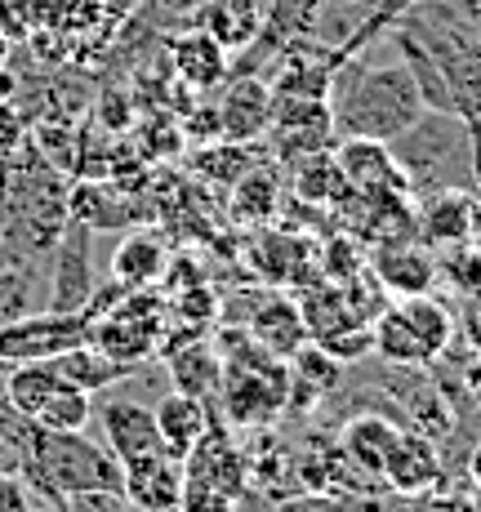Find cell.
Listing matches in <instances>:
<instances>
[{
    "instance_id": "1",
    "label": "cell",
    "mask_w": 481,
    "mask_h": 512,
    "mask_svg": "<svg viewBox=\"0 0 481 512\" xmlns=\"http://www.w3.org/2000/svg\"><path fill=\"white\" fill-rule=\"evenodd\" d=\"M326 103H330V121H335V139H379V143H392L401 130H410L428 112L424 90H419L397 36H388L375 58H366L361 49L343 54Z\"/></svg>"
},
{
    "instance_id": "2",
    "label": "cell",
    "mask_w": 481,
    "mask_h": 512,
    "mask_svg": "<svg viewBox=\"0 0 481 512\" xmlns=\"http://www.w3.org/2000/svg\"><path fill=\"white\" fill-rule=\"evenodd\" d=\"M219 397H214V415L228 423L232 432H263L286 415V392H290V361L254 343L250 334H223L219 339Z\"/></svg>"
},
{
    "instance_id": "3",
    "label": "cell",
    "mask_w": 481,
    "mask_h": 512,
    "mask_svg": "<svg viewBox=\"0 0 481 512\" xmlns=\"http://www.w3.org/2000/svg\"><path fill=\"white\" fill-rule=\"evenodd\" d=\"M397 156L401 174L410 183V196H433L464 187L473 192L477 174H473V125L464 112H446V107H428L410 130H401L388 143Z\"/></svg>"
},
{
    "instance_id": "4",
    "label": "cell",
    "mask_w": 481,
    "mask_h": 512,
    "mask_svg": "<svg viewBox=\"0 0 481 512\" xmlns=\"http://www.w3.org/2000/svg\"><path fill=\"white\" fill-rule=\"evenodd\" d=\"M27 481L41 486L45 495L72 499V495H94V490H112L121 495V464L107 446L90 441L85 432H45L32 423L23 464Z\"/></svg>"
},
{
    "instance_id": "5",
    "label": "cell",
    "mask_w": 481,
    "mask_h": 512,
    "mask_svg": "<svg viewBox=\"0 0 481 512\" xmlns=\"http://www.w3.org/2000/svg\"><path fill=\"white\" fill-rule=\"evenodd\" d=\"M245 268L263 285H308L317 272V241H308L294 228H254V241L245 245Z\"/></svg>"
},
{
    "instance_id": "6",
    "label": "cell",
    "mask_w": 481,
    "mask_h": 512,
    "mask_svg": "<svg viewBox=\"0 0 481 512\" xmlns=\"http://www.w3.org/2000/svg\"><path fill=\"white\" fill-rule=\"evenodd\" d=\"M268 147L281 165L294 156L335 147V121H330L326 98H290L272 94V125H268Z\"/></svg>"
},
{
    "instance_id": "7",
    "label": "cell",
    "mask_w": 481,
    "mask_h": 512,
    "mask_svg": "<svg viewBox=\"0 0 481 512\" xmlns=\"http://www.w3.org/2000/svg\"><path fill=\"white\" fill-rule=\"evenodd\" d=\"M339 58H343L339 45L321 41V36H290V41L277 49L272 76H263V81L272 85V94L326 98L330 94V81H335Z\"/></svg>"
},
{
    "instance_id": "8",
    "label": "cell",
    "mask_w": 481,
    "mask_h": 512,
    "mask_svg": "<svg viewBox=\"0 0 481 512\" xmlns=\"http://www.w3.org/2000/svg\"><path fill=\"white\" fill-rule=\"evenodd\" d=\"M183 477L192 481H210V486L228 490V495H245L250 490V455L237 446L232 428L214 415V423L205 428V437L183 455Z\"/></svg>"
},
{
    "instance_id": "9",
    "label": "cell",
    "mask_w": 481,
    "mask_h": 512,
    "mask_svg": "<svg viewBox=\"0 0 481 512\" xmlns=\"http://www.w3.org/2000/svg\"><path fill=\"white\" fill-rule=\"evenodd\" d=\"M415 219H419V241L428 250H459L481 232V201L464 187H450V192L419 196Z\"/></svg>"
},
{
    "instance_id": "10",
    "label": "cell",
    "mask_w": 481,
    "mask_h": 512,
    "mask_svg": "<svg viewBox=\"0 0 481 512\" xmlns=\"http://www.w3.org/2000/svg\"><path fill=\"white\" fill-rule=\"evenodd\" d=\"M441 477H446V468H441L437 441L424 437L419 428H401L388 459H384L379 486H388L392 495H401V499H419V495H433L441 486Z\"/></svg>"
},
{
    "instance_id": "11",
    "label": "cell",
    "mask_w": 481,
    "mask_h": 512,
    "mask_svg": "<svg viewBox=\"0 0 481 512\" xmlns=\"http://www.w3.org/2000/svg\"><path fill=\"white\" fill-rule=\"evenodd\" d=\"M370 272H375V281L384 285V294H392V299L433 294V285L441 281V263L433 259V250L419 236L370 245Z\"/></svg>"
},
{
    "instance_id": "12",
    "label": "cell",
    "mask_w": 481,
    "mask_h": 512,
    "mask_svg": "<svg viewBox=\"0 0 481 512\" xmlns=\"http://www.w3.org/2000/svg\"><path fill=\"white\" fill-rule=\"evenodd\" d=\"M121 495L134 512H174L183 495V459L170 450H152V455L125 464Z\"/></svg>"
},
{
    "instance_id": "13",
    "label": "cell",
    "mask_w": 481,
    "mask_h": 512,
    "mask_svg": "<svg viewBox=\"0 0 481 512\" xmlns=\"http://www.w3.org/2000/svg\"><path fill=\"white\" fill-rule=\"evenodd\" d=\"M161 357H165V370H170L174 388L192 392V397H201V401L214 406V397H219V374H223L219 343H210L201 330H188V334L165 339Z\"/></svg>"
},
{
    "instance_id": "14",
    "label": "cell",
    "mask_w": 481,
    "mask_h": 512,
    "mask_svg": "<svg viewBox=\"0 0 481 512\" xmlns=\"http://www.w3.org/2000/svg\"><path fill=\"white\" fill-rule=\"evenodd\" d=\"M250 317L245 321V334H250L254 343H263L268 352H277V357H294L299 348H308V326H303V312H299V299H286V294H277L268 285V290H259L250 299Z\"/></svg>"
},
{
    "instance_id": "15",
    "label": "cell",
    "mask_w": 481,
    "mask_h": 512,
    "mask_svg": "<svg viewBox=\"0 0 481 512\" xmlns=\"http://www.w3.org/2000/svg\"><path fill=\"white\" fill-rule=\"evenodd\" d=\"M401 423L384 415V410H361V415L343 419L339 428V450L343 459H348V468L357 472L366 486H379V477H384V459L392 450V441H397Z\"/></svg>"
},
{
    "instance_id": "16",
    "label": "cell",
    "mask_w": 481,
    "mask_h": 512,
    "mask_svg": "<svg viewBox=\"0 0 481 512\" xmlns=\"http://www.w3.org/2000/svg\"><path fill=\"white\" fill-rule=\"evenodd\" d=\"M219 130L232 143H263L272 125V85L259 72H245L223 90L219 103Z\"/></svg>"
},
{
    "instance_id": "17",
    "label": "cell",
    "mask_w": 481,
    "mask_h": 512,
    "mask_svg": "<svg viewBox=\"0 0 481 512\" xmlns=\"http://www.w3.org/2000/svg\"><path fill=\"white\" fill-rule=\"evenodd\" d=\"M335 161L352 192H410L392 147L379 139H335Z\"/></svg>"
},
{
    "instance_id": "18",
    "label": "cell",
    "mask_w": 481,
    "mask_h": 512,
    "mask_svg": "<svg viewBox=\"0 0 481 512\" xmlns=\"http://www.w3.org/2000/svg\"><path fill=\"white\" fill-rule=\"evenodd\" d=\"M98 423H103V446L116 455V464H134V459L165 450L161 432H156V415L139 401H103L98 406Z\"/></svg>"
},
{
    "instance_id": "19",
    "label": "cell",
    "mask_w": 481,
    "mask_h": 512,
    "mask_svg": "<svg viewBox=\"0 0 481 512\" xmlns=\"http://www.w3.org/2000/svg\"><path fill=\"white\" fill-rule=\"evenodd\" d=\"M263 5L259 0H201L196 5V27L214 36L228 54H245L263 41Z\"/></svg>"
},
{
    "instance_id": "20",
    "label": "cell",
    "mask_w": 481,
    "mask_h": 512,
    "mask_svg": "<svg viewBox=\"0 0 481 512\" xmlns=\"http://www.w3.org/2000/svg\"><path fill=\"white\" fill-rule=\"evenodd\" d=\"M165 268H170V245L152 228L125 232L121 245L112 250V281L121 290H152V285H161Z\"/></svg>"
},
{
    "instance_id": "21",
    "label": "cell",
    "mask_w": 481,
    "mask_h": 512,
    "mask_svg": "<svg viewBox=\"0 0 481 512\" xmlns=\"http://www.w3.org/2000/svg\"><path fill=\"white\" fill-rule=\"evenodd\" d=\"M228 49H223L214 36H205L201 27H192V32H183L179 41L170 45V67H174V76H179V85L183 90H192V94H210L214 85H223L228 81Z\"/></svg>"
},
{
    "instance_id": "22",
    "label": "cell",
    "mask_w": 481,
    "mask_h": 512,
    "mask_svg": "<svg viewBox=\"0 0 481 512\" xmlns=\"http://www.w3.org/2000/svg\"><path fill=\"white\" fill-rule=\"evenodd\" d=\"M397 312H401V321H406V330H410V339H415L424 366H433V361L446 357L450 343H455L459 321L437 294H410V299H397Z\"/></svg>"
},
{
    "instance_id": "23",
    "label": "cell",
    "mask_w": 481,
    "mask_h": 512,
    "mask_svg": "<svg viewBox=\"0 0 481 512\" xmlns=\"http://www.w3.org/2000/svg\"><path fill=\"white\" fill-rule=\"evenodd\" d=\"M152 415H156V432H161L165 450L183 459L196 441L205 437V428L214 423V406H210V401H201V397H192V392L170 388L152 406Z\"/></svg>"
},
{
    "instance_id": "24",
    "label": "cell",
    "mask_w": 481,
    "mask_h": 512,
    "mask_svg": "<svg viewBox=\"0 0 481 512\" xmlns=\"http://www.w3.org/2000/svg\"><path fill=\"white\" fill-rule=\"evenodd\" d=\"M290 165V196L303 205V210H335V205L348 196V183L339 174V161H335V147H321V152H308V156H294Z\"/></svg>"
},
{
    "instance_id": "25",
    "label": "cell",
    "mask_w": 481,
    "mask_h": 512,
    "mask_svg": "<svg viewBox=\"0 0 481 512\" xmlns=\"http://www.w3.org/2000/svg\"><path fill=\"white\" fill-rule=\"evenodd\" d=\"M228 214L241 228H268L281 214V170L277 165H254L228 187Z\"/></svg>"
},
{
    "instance_id": "26",
    "label": "cell",
    "mask_w": 481,
    "mask_h": 512,
    "mask_svg": "<svg viewBox=\"0 0 481 512\" xmlns=\"http://www.w3.org/2000/svg\"><path fill=\"white\" fill-rule=\"evenodd\" d=\"M90 228L72 219L63 245H58V290H54V312H85L94 299L90 285Z\"/></svg>"
},
{
    "instance_id": "27",
    "label": "cell",
    "mask_w": 481,
    "mask_h": 512,
    "mask_svg": "<svg viewBox=\"0 0 481 512\" xmlns=\"http://www.w3.org/2000/svg\"><path fill=\"white\" fill-rule=\"evenodd\" d=\"M63 383L67 379L58 374L54 361H18V366L5 374V383H0V401H5V410H14V415L36 419L41 406Z\"/></svg>"
},
{
    "instance_id": "28",
    "label": "cell",
    "mask_w": 481,
    "mask_h": 512,
    "mask_svg": "<svg viewBox=\"0 0 481 512\" xmlns=\"http://www.w3.org/2000/svg\"><path fill=\"white\" fill-rule=\"evenodd\" d=\"M54 366H58L63 379H72L76 388H85V392H98V388H107V383H116V379H125V374H130V366L103 357L90 339L76 343V348H67V352H58Z\"/></svg>"
},
{
    "instance_id": "29",
    "label": "cell",
    "mask_w": 481,
    "mask_h": 512,
    "mask_svg": "<svg viewBox=\"0 0 481 512\" xmlns=\"http://www.w3.org/2000/svg\"><path fill=\"white\" fill-rule=\"evenodd\" d=\"M263 147L259 143H232V139H214V143H205V152L196 156V170H201V179H210V183H223V187H232L241 179L245 170H254V165H263Z\"/></svg>"
},
{
    "instance_id": "30",
    "label": "cell",
    "mask_w": 481,
    "mask_h": 512,
    "mask_svg": "<svg viewBox=\"0 0 481 512\" xmlns=\"http://www.w3.org/2000/svg\"><path fill=\"white\" fill-rule=\"evenodd\" d=\"M32 423L45 428V432H85L94 423V392L76 388V383L67 379L63 388L41 406V415H36Z\"/></svg>"
},
{
    "instance_id": "31",
    "label": "cell",
    "mask_w": 481,
    "mask_h": 512,
    "mask_svg": "<svg viewBox=\"0 0 481 512\" xmlns=\"http://www.w3.org/2000/svg\"><path fill=\"white\" fill-rule=\"evenodd\" d=\"M272 512H375L370 499H348V490H294Z\"/></svg>"
},
{
    "instance_id": "32",
    "label": "cell",
    "mask_w": 481,
    "mask_h": 512,
    "mask_svg": "<svg viewBox=\"0 0 481 512\" xmlns=\"http://www.w3.org/2000/svg\"><path fill=\"white\" fill-rule=\"evenodd\" d=\"M41 27V0H0V36L9 45H27Z\"/></svg>"
},
{
    "instance_id": "33",
    "label": "cell",
    "mask_w": 481,
    "mask_h": 512,
    "mask_svg": "<svg viewBox=\"0 0 481 512\" xmlns=\"http://www.w3.org/2000/svg\"><path fill=\"white\" fill-rule=\"evenodd\" d=\"M241 499L228 490L210 486V481H192L183 477V495H179V512H237Z\"/></svg>"
},
{
    "instance_id": "34",
    "label": "cell",
    "mask_w": 481,
    "mask_h": 512,
    "mask_svg": "<svg viewBox=\"0 0 481 512\" xmlns=\"http://www.w3.org/2000/svg\"><path fill=\"white\" fill-rule=\"evenodd\" d=\"M0 512H36L32 499V481L18 477L14 468L0 472Z\"/></svg>"
},
{
    "instance_id": "35",
    "label": "cell",
    "mask_w": 481,
    "mask_h": 512,
    "mask_svg": "<svg viewBox=\"0 0 481 512\" xmlns=\"http://www.w3.org/2000/svg\"><path fill=\"white\" fill-rule=\"evenodd\" d=\"M23 139H27L23 112L14 107V98H0V161H5V156H14L18 147H23Z\"/></svg>"
},
{
    "instance_id": "36",
    "label": "cell",
    "mask_w": 481,
    "mask_h": 512,
    "mask_svg": "<svg viewBox=\"0 0 481 512\" xmlns=\"http://www.w3.org/2000/svg\"><path fill=\"white\" fill-rule=\"evenodd\" d=\"M125 495H112V490H94V495H72L67 499V512H125Z\"/></svg>"
},
{
    "instance_id": "37",
    "label": "cell",
    "mask_w": 481,
    "mask_h": 512,
    "mask_svg": "<svg viewBox=\"0 0 481 512\" xmlns=\"http://www.w3.org/2000/svg\"><path fill=\"white\" fill-rule=\"evenodd\" d=\"M459 330H464V339L473 343V352L481 357V294H473L464 308V321H459Z\"/></svg>"
},
{
    "instance_id": "38",
    "label": "cell",
    "mask_w": 481,
    "mask_h": 512,
    "mask_svg": "<svg viewBox=\"0 0 481 512\" xmlns=\"http://www.w3.org/2000/svg\"><path fill=\"white\" fill-rule=\"evenodd\" d=\"M446 5H455L459 14L468 18V23H477V27H481V0H446Z\"/></svg>"
},
{
    "instance_id": "39",
    "label": "cell",
    "mask_w": 481,
    "mask_h": 512,
    "mask_svg": "<svg viewBox=\"0 0 481 512\" xmlns=\"http://www.w3.org/2000/svg\"><path fill=\"white\" fill-rule=\"evenodd\" d=\"M18 94V76L9 67H0V98H14Z\"/></svg>"
},
{
    "instance_id": "40",
    "label": "cell",
    "mask_w": 481,
    "mask_h": 512,
    "mask_svg": "<svg viewBox=\"0 0 481 512\" xmlns=\"http://www.w3.org/2000/svg\"><path fill=\"white\" fill-rule=\"evenodd\" d=\"M468 477H473V486H481V441L468 450Z\"/></svg>"
},
{
    "instance_id": "41",
    "label": "cell",
    "mask_w": 481,
    "mask_h": 512,
    "mask_svg": "<svg viewBox=\"0 0 481 512\" xmlns=\"http://www.w3.org/2000/svg\"><path fill=\"white\" fill-rule=\"evenodd\" d=\"M424 512H468V508H455V504H441V499H437V504H428Z\"/></svg>"
},
{
    "instance_id": "42",
    "label": "cell",
    "mask_w": 481,
    "mask_h": 512,
    "mask_svg": "<svg viewBox=\"0 0 481 512\" xmlns=\"http://www.w3.org/2000/svg\"><path fill=\"white\" fill-rule=\"evenodd\" d=\"M5 63H9V41L0 36V67H5Z\"/></svg>"
}]
</instances>
